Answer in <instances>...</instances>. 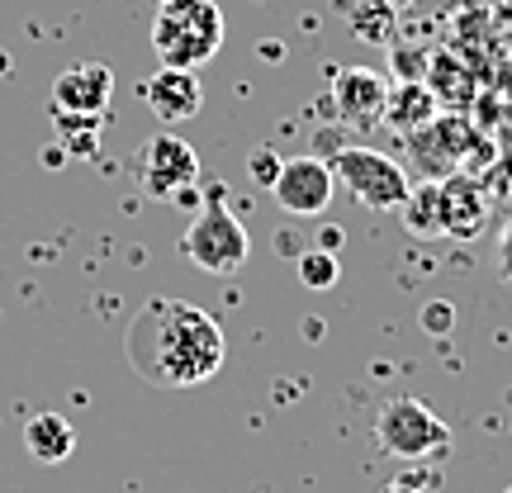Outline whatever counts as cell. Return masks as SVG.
<instances>
[{"label": "cell", "instance_id": "obj_23", "mask_svg": "<svg viewBox=\"0 0 512 493\" xmlns=\"http://www.w3.org/2000/svg\"><path fill=\"white\" fill-rule=\"evenodd\" d=\"M157 5H162V0H157Z\"/></svg>", "mask_w": 512, "mask_h": 493}, {"label": "cell", "instance_id": "obj_11", "mask_svg": "<svg viewBox=\"0 0 512 493\" xmlns=\"http://www.w3.org/2000/svg\"><path fill=\"white\" fill-rule=\"evenodd\" d=\"M432 119H437V95L427 91V81H399V86H389L380 124H394L403 133H422Z\"/></svg>", "mask_w": 512, "mask_h": 493}, {"label": "cell", "instance_id": "obj_18", "mask_svg": "<svg viewBox=\"0 0 512 493\" xmlns=\"http://www.w3.org/2000/svg\"><path fill=\"white\" fill-rule=\"evenodd\" d=\"M394 24V10H389V0H366V38L370 43H389L384 29Z\"/></svg>", "mask_w": 512, "mask_h": 493}, {"label": "cell", "instance_id": "obj_4", "mask_svg": "<svg viewBox=\"0 0 512 493\" xmlns=\"http://www.w3.org/2000/svg\"><path fill=\"white\" fill-rule=\"evenodd\" d=\"M375 441L394 460H446L451 451V427L427 408L422 399H394L375 418Z\"/></svg>", "mask_w": 512, "mask_h": 493}, {"label": "cell", "instance_id": "obj_22", "mask_svg": "<svg viewBox=\"0 0 512 493\" xmlns=\"http://www.w3.org/2000/svg\"><path fill=\"white\" fill-rule=\"evenodd\" d=\"M508 493H512V484H508Z\"/></svg>", "mask_w": 512, "mask_h": 493}, {"label": "cell", "instance_id": "obj_13", "mask_svg": "<svg viewBox=\"0 0 512 493\" xmlns=\"http://www.w3.org/2000/svg\"><path fill=\"white\" fill-rule=\"evenodd\" d=\"M441 223L451 238H475L484 228V195L475 181H446L441 185Z\"/></svg>", "mask_w": 512, "mask_h": 493}, {"label": "cell", "instance_id": "obj_7", "mask_svg": "<svg viewBox=\"0 0 512 493\" xmlns=\"http://www.w3.org/2000/svg\"><path fill=\"white\" fill-rule=\"evenodd\" d=\"M332 166L318 162V157H294V162H280V176L271 181V195L275 204L294 214V219H313V214H323L332 204Z\"/></svg>", "mask_w": 512, "mask_h": 493}, {"label": "cell", "instance_id": "obj_2", "mask_svg": "<svg viewBox=\"0 0 512 493\" xmlns=\"http://www.w3.org/2000/svg\"><path fill=\"white\" fill-rule=\"evenodd\" d=\"M152 48L162 67L195 72L223 48V10L214 0H162L152 19Z\"/></svg>", "mask_w": 512, "mask_h": 493}, {"label": "cell", "instance_id": "obj_17", "mask_svg": "<svg viewBox=\"0 0 512 493\" xmlns=\"http://www.w3.org/2000/svg\"><path fill=\"white\" fill-rule=\"evenodd\" d=\"M247 171H252V181L261 185V190H271V181L280 176V157H275L271 147H256L252 157H247Z\"/></svg>", "mask_w": 512, "mask_h": 493}, {"label": "cell", "instance_id": "obj_21", "mask_svg": "<svg viewBox=\"0 0 512 493\" xmlns=\"http://www.w3.org/2000/svg\"><path fill=\"white\" fill-rule=\"evenodd\" d=\"M503 261H508V271H512V233H508V242H503Z\"/></svg>", "mask_w": 512, "mask_h": 493}, {"label": "cell", "instance_id": "obj_12", "mask_svg": "<svg viewBox=\"0 0 512 493\" xmlns=\"http://www.w3.org/2000/svg\"><path fill=\"white\" fill-rule=\"evenodd\" d=\"M24 451L38 460V465H62V460L76 451V432L62 413H34L24 422Z\"/></svg>", "mask_w": 512, "mask_h": 493}, {"label": "cell", "instance_id": "obj_15", "mask_svg": "<svg viewBox=\"0 0 512 493\" xmlns=\"http://www.w3.org/2000/svg\"><path fill=\"white\" fill-rule=\"evenodd\" d=\"M100 128H105V114H57V138H62L57 147L72 157H95Z\"/></svg>", "mask_w": 512, "mask_h": 493}, {"label": "cell", "instance_id": "obj_6", "mask_svg": "<svg viewBox=\"0 0 512 493\" xmlns=\"http://www.w3.org/2000/svg\"><path fill=\"white\" fill-rule=\"evenodd\" d=\"M138 185H143L152 200H176L185 190H195L200 181V157H195V147L176 138V133H152L143 147H138Z\"/></svg>", "mask_w": 512, "mask_h": 493}, {"label": "cell", "instance_id": "obj_5", "mask_svg": "<svg viewBox=\"0 0 512 493\" xmlns=\"http://www.w3.org/2000/svg\"><path fill=\"white\" fill-rule=\"evenodd\" d=\"M332 181H342L366 209H380V214L399 209V204L408 200V190H413L394 157H384V152L361 147V143L356 147L347 143V147L332 152Z\"/></svg>", "mask_w": 512, "mask_h": 493}, {"label": "cell", "instance_id": "obj_1", "mask_svg": "<svg viewBox=\"0 0 512 493\" xmlns=\"http://www.w3.org/2000/svg\"><path fill=\"white\" fill-rule=\"evenodd\" d=\"M128 356L138 375L162 389H190L214 380L228 361L223 328L204 309L185 299H147L133 328H128Z\"/></svg>", "mask_w": 512, "mask_h": 493}, {"label": "cell", "instance_id": "obj_9", "mask_svg": "<svg viewBox=\"0 0 512 493\" xmlns=\"http://www.w3.org/2000/svg\"><path fill=\"white\" fill-rule=\"evenodd\" d=\"M114 100V72L105 62H81L53 81V114H105Z\"/></svg>", "mask_w": 512, "mask_h": 493}, {"label": "cell", "instance_id": "obj_16", "mask_svg": "<svg viewBox=\"0 0 512 493\" xmlns=\"http://www.w3.org/2000/svg\"><path fill=\"white\" fill-rule=\"evenodd\" d=\"M294 271H299V280H304L309 290H332V285L342 280V261H337V252H328V247H304V252L294 256Z\"/></svg>", "mask_w": 512, "mask_h": 493}, {"label": "cell", "instance_id": "obj_20", "mask_svg": "<svg viewBox=\"0 0 512 493\" xmlns=\"http://www.w3.org/2000/svg\"><path fill=\"white\" fill-rule=\"evenodd\" d=\"M380 493H422V484H413V479H394V484H384Z\"/></svg>", "mask_w": 512, "mask_h": 493}, {"label": "cell", "instance_id": "obj_10", "mask_svg": "<svg viewBox=\"0 0 512 493\" xmlns=\"http://www.w3.org/2000/svg\"><path fill=\"white\" fill-rule=\"evenodd\" d=\"M143 105L162 124H185V119H195L204 105V91L200 81H195V72H181V67H162V72H152L143 81Z\"/></svg>", "mask_w": 512, "mask_h": 493}, {"label": "cell", "instance_id": "obj_8", "mask_svg": "<svg viewBox=\"0 0 512 493\" xmlns=\"http://www.w3.org/2000/svg\"><path fill=\"white\" fill-rule=\"evenodd\" d=\"M384 76L375 67H342L332 76V110L351 128H375L384 119Z\"/></svg>", "mask_w": 512, "mask_h": 493}, {"label": "cell", "instance_id": "obj_14", "mask_svg": "<svg viewBox=\"0 0 512 493\" xmlns=\"http://www.w3.org/2000/svg\"><path fill=\"white\" fill-rule=\"evenodd\" d=\"M399 209H403L408 233H418V238H441V233H446V223H441V185L437 181L413 185Z\"/></svg>", "mask_w": 512, "mask_h": 493}, {"label": "cell", "instance_id": "obj_3", "mask_svg": "<svg viewBox=\"0 0 512 493\" xmlns=\"http://www.w3.org/2000/svg\"><path fill=\"white\" fill-rule=\"evenodd\" d=\"M185 256L200 266V271L209 275H233L238 266H247V252H252V242H247V228H242V219L223 204V190L214 185L209 190V204H204L200 214L190 219V228H185L181 238Z\"/></svg>", "mask_w": 512, "mask_h": 493}, {"label": "cell", "instance_id": "obj_19", "mask_svg": "<svg viewBox=\"0 0 512 493\" xmlns=\"http://www.w3.org/2000/svg\"><path fill=\"white\" fill-rule=\"evenodd\" d=\"M451 323H456V309H451L446 299H432V304L422 309V328L427 332H451Z\"/></svg>", "mask_w": 512, "mask_h": 493}]
</instances>
